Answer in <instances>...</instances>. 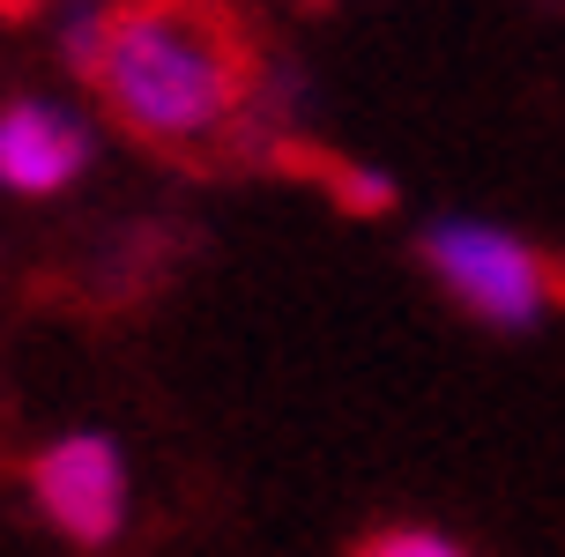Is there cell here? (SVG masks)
<instances>
[{"mask_svg":"<svg viewBox=\"0 0 565 557\" xmlns=\"http://www.w3.org/2000/svg\"><path fill=\"white\" fill-rule=\"evenodd\" d=\"M328 194L350 208V216H380V208H395V179L372 164H335L328 171Z\"/></svg>","mask_w":565,"mask_h":557,"instance_id":"obj_6","label":"cell"},{"mask_svg":"<svg viewBox=\"0 0 565 557\" xmlns=\"http://www.w3.org/2000/svg\"><path fill=\"white\" fill-rule=\"evenodd\" d=\"M89 83L127 135L194 149L246 105V45L209 0H119Z\"/></svg>","mask_w":565,"mask_h":557,"instance_id":"obj_1","label":"cell"},{"mask_svg":"<svg viewBox=\"0 0 565 557\" xmlns=\"http://www.w3.org/2000/svg\"><path fill=\"white\" fill-rule=\"evenodd\" d=\"M30 505L45 513V528H60L83 550L119 543L127 513H135V469L119 453L113 431H60L30 453Z\"/></svg>","mask_w":565,"mask_h":557,"instance_id":"obj_3","label":"cell"},{"mask_svg":"<svg viewBox=\"0 0 565 557\" xmlns=\"http://www.w3.org/2000/svg\"><path fill=\"white\" fill-rule=\"evenodd\" d=\"M358 557H469V550L439 528H387V535H372Z\"/></svg>","mask_w":565,"mask_h":557,"instance_id":"obj_7","label":"cell"},{"mask_svg":"<svg viewBox=\"0 0 565 557\" xmlns=\"http://www.w3.org/2000/svg\"><path fill=\"white\" fill-rule=\"evenodd\" d=\"M113 8L119 0H60V60L75 67V75H97V53H105V38H113Z\"/></svg>","mask_w":565,"mask_h":557,"instance_id":"obj_5","label":"cell"},{"mask_svg":"<svg viewBox=\"0 0 565 557\" xmlns=\"http://www.w3.org/2000/svg\"><path fill=\"white\" fill-rule=\"evenodd\" d=\"M417 253H424L431 282L447 290L454 306L469 312V320H483V328H499V334L536 328L543 312L558 306V276H551V260H543L521 231H507V223L439 216V223H424Z\"/></svg>","mask_w":565,"mask_h":557,"instance_id":"obj_2","label":"cell"},{"mask_svg":"<svg viewBox=\"0 0 565 557\" xmlns=\"http://www.w3.org/2000/svg\"><path fill=\"white\" fill-rule=\"evenodd\" d=\"M97 135L75 105L60 97H8L0 105V194L8 201H60L83 186Z\"/></svg>","mask_w":565,"mask_h":557,"instance_id":"obj_4","label":"cell"}]
</instances>
